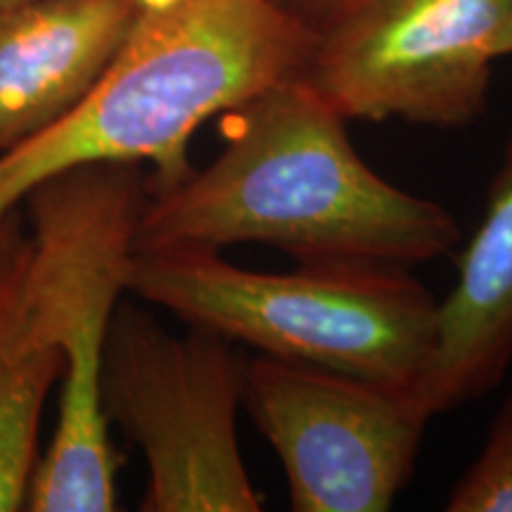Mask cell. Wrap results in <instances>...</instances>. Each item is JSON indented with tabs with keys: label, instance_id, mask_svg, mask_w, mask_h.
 <instances>
[{
	"label": "cell",
	"instance_id": "cell-1",
	"mask_svg": "<svg viewBox=\"0 0 512 512\" xmlns=\"http://www.w3.org/2000/svg\"><path fill=\"white\" fill-rule=\"evenodd\" d=\"M233 114L214 162L150 190L136 249L268 245L302 266L401 271L456 249V216L370 169L349 119L302 76Z\"/></svg>",
	"mask_w": 512,
	"mask_h": 512
},
{
	"label": "cell",
	"instance_id": "cell-2",
	"mask_svg": "<svg viewBox=\"0 0 512 512\" xmlns=\"http://www.w3.org/2000/svg\"><path fill=\"white\" fill-rule=\"evenodd\" d=\"M313 43L316 31L273 0H145L81 105L0 157V216L79 164H152L150 190L178 183L197 128L302 76Z\"/></svg>",
	"mask_w": 512,
	"mask_h": 512
},
{
	"label": "cell",
	"instance_id": "cell-3",
	"mask_svg": "<svg viewBox=\"0 0 512 512\" xmlns=\"http://www.w3.org/2000/svg\"><path fill=\"white\" fill-rule=\"evenodd\" d=\"M147 197L140 164L91 162L43 178L19 202L38 320L62 358L60 415L24 510H117L119 456L102 408V363Z\"/></svg>",
	"mask_w": 512,
	"mask_h": 512
},
{
	"label": "cell",
	"instance_id": "cell-4",
	"mask_svg": "<svg viewBox=\"0 0 512 512\" xmlns=\"http://www.w3.org/2000/svg\"><path fill=\"white\" fill-rule=\"evenodd\" d=\"M128 292L261 356L408 387L430 354L437 297L401 268L249 271L216 249H136Z\"/></svg>",
	"mask_w": 512,
	"mask_h": 512
},
{
	"label": "cell",
	"instance_id": "cell-5",
	"mask_svg": "<svg viewBox=\"0 0 512 512\" xmlns=\"http://www.w3.org/2000/svg\"><path fill=\"white\" fill-rule=\"evenodd\" d=\"M247 358L204 328L174 335L121 302L102 363L107 422L143 451L145 512H259L238 441Z\"/></svg>",
	"mask_w": 512,
	"mask_h": 512
},
{
	"label": "cell",
	"instance_id": "cell-6",
	"mask_svg": "<svg viewBox=\"0 0 512 512\" xmlns=\"http://www.w3.org/2000/svg\"><path fill=\"white\" fill-rule=\"evenodd\" d=\"M510 0H370L318 31L302 79L342 117L460 128L486 110Z\"/></svg>",
	"mask_w": 512,
	"mask_h": 512
},
{
	"label": "cell",
	"instance_id": "cell-7",
	"mask_svg": "<svg viewBox=\"0 0 512 512\" xmlns=\"http://www.w3.org/2000/svg\"><path fill=\"white\" fill-rule=\"evenodd\" d=\"M242 408L278 453L294 512L389 510L430 422L408 387L261 354Z\"/></svg>",
	"mask_w": 512,
	"mask_h": 512
},
{
	"label": "cell",
	"instance_id": "cell-8",
	"mask_svg": "<svg viewBox=\"0 0 512 512\" xmlns=\"http://www.w3.org/2000/svg\"><path fill=\"white\" fill-rule=\"evenodd\" d=\"M145 0H27L0 8V157L81 105Z\"/></svg>",
	"mask_w": 512,
	"mask_h": 512
},
{
	"label": "cell",
	"instance_id": "cell-9",
	"mask_svg": "<svg viewBox=\"0 0 512 512\" xmlns=\"http://www.w3.org/2000/svg\"><path fill=\"white\" fill-rule=\"evenodd\" d=\"M512 363V128L482 223L458 259V278L437 304L434 342L411 394L427 418L491 394Z\"/></svg>",
	"mask_w": 512,
	"mask_h": 512
},
{
	"label": "cell",
	"instance_id": "cell-10",
	"mask_svg": "<svg viewBox=\"0 0 512 512\" xmlns=\"http://www.w3.org/2000/svg\"><path fill=\"white\" fill-rule=\"evenodd\" d=\"M31 238L19 207L0 216V512L24 510L41 460L38 432L62 358L31 294Z\"/></svg>",
	"mask_w": 512,
	"mask_h": 512
},
{
	"label": "cell",
	"instance_id": "cell-11",
	"mask_svg": "<svg viewBox=\"0 0 512 512\" xmlns=\"http://www.w3.org/2000/svg\"><path fill=\"white\" fill-rule=\"evenodd\" d=\"M448 512H512V394L491 422L482 453L453 486Z\"/></svg>",
	"mask_w": 512,
	"mask_h": 512
},
{
	"label": "cell",
	"instance_id": "cell-12",
	"mask_svg": "<svg viewBox=\"0 0 512 512\" xmlns=\"http://www.w3.org/2000/svg\"><path fill=\"white\" fill-rule=\"evenodd\" d=\"M273 3L318 34V31L342 22L344 17L354 15L370 0H273Z\"/></svg>",
	"mask_w": 512,
	"mask_h": 512
},
{
	"label": "cell",
	"instance_id": "cell-13",
	"mask_svg": "<svg viewBox=\"0 0 512 512\" xmlns=\"http://www.w3.org/2000/svg\"><path fill=\"white\" fill-rule=\"evenodd\" d=\"M510 55H512V0H510V10H508V19H505L501 41H498V60Z\"/></svg>",
	"mask_w": 512,
	"mask_h": 512
},
{
	"label": "cell",
	"instance_id": "cell-14",
	"mask_svg": "<svg viewBox=\"0 0 512 512\" xmlns=\"http://www.w3.org/2000/svg\"><path fill=\"white\" fill-rule=\"evenodd\" d=\"M19 3H27V0H0V8H8V5H19Z\"/></svg>",
	"mask_w": 512,
	"mask_h": 512
}]
</instances>
